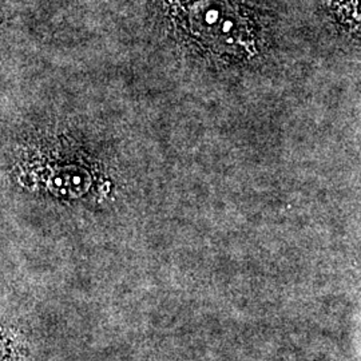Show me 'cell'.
Returning a JSON list of instances; mask_svg holds the SVG:
<instances>
[{
    "label": "cell",
    "mask_w": 361,
    "mask_h": 361,
    "mask_svg": "<svg viewBox=\"0 0 361 361\" xmlns=\"http://www.w3.org/2000/svg\"><path fill=\"white\" fill-rule=\"evenodd\" d=\"M182 19L193 34L240 37L246 19L231 0H180Z\"/></svg>",
    "instance_id": "cell-1"
}]
</instances>
